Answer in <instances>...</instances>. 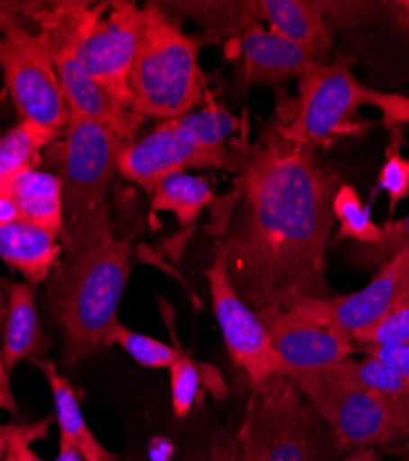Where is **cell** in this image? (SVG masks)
Listing matches in <instances>:
<instances>
[{
  "label": "cell",
  "instance_id": "obj_1",
  "mask_svg": "<svg viewBox=\"0 0 409 461\" xmlns=\"http://www.w3.org/2000/svg\"><path fill=\"white\" fill-rule=\"evenodd\" d=\"M236 185V207L216 239L238 295L266 325L295 304L328 297L326 248L340 177L279 122L247 148Z\"/></svg>",
  "mask_w": 409,
  "mask_h": 461
},
{
  "label": "cell",
  "instance_id": "obj_2",
  "mask_svg": "<svg viewBox=\"0 0 409 461\" xmlns=\"http://www.w3.org/2000/svg\"><path fill=\"white\" fill-rule=\"evenodd\" d=\"M133 237V230L120 233L107 209L80 233L61 240L63 255L45 283V299L61 332L65 367L107 349L131 276Z\"/></svg>",
  "mask_w": 409,
  "mask_h": 461
},
{
  "label": "cell",
  "instance_id": "obj_3",
  "mask_svg": "<svg viewBox=\"0 0 409 461\" xmlns=\"http://www.w3.org/2000/svg\"><path fill=\"white\" fill-rule=\"evenodd\" d=\"M203 37L191 35L161 5L146 6V21L129 72L131 105L144 119L173 121L203 102L200 65Z\"/></svg>",
  "mask_w": 409,
  "mask_h": 461
},
{
  "label": "cell",
  "instance_id": "obj_4",
  "mask_svg": "<svg viewBox=\"0 0 409 461\" xmlns=\"http://www.w3.org/2000/svg\"><path fill=\"white\" fill-rule=\"evenodd\" d=\"M126 144L98 122L72 117L61 137L47 148V161L63 185V237L76 235L111 209L109 194L119 176Z\"/></svg>",
  "mask_w": 409,
  "mask_h": 461
},
{
  "label": "cell",
  "instance_id": "obj_5",
  "mask_svg": "<svg viewBox=\"0 0 409 461\" xmlns=\"http://www.w3.org/2000/svg\"><path fill=\"white\" fill-rule=\"evenodd\" d=\"M365 104L378 107L387 126L409 122V98L361 86L343 63H314L299 78L293 111L279 122L289 139L316 148L351 131L352 117Z\"/></svg>",
  "mask_w": 409,
  "mask_h": 461
},
{
  "label": "cell",
  "instance_id": "obj_6",
  "mask_svg": "<svg viewBox=\"0 0 409 461\" xmlns=\"http://www.w3.org/2000/svg\"><path fill=\"white\" fill-rule=\"evenodd\" d=\"M289 380L330 429L340 448H378L409 441V399L360 390L330 369Z\"/></svg>",
  "mask_w": 409,
  "mask_h": 461
},
{
  "label": "cell",
  "instance_id": "obj_7",
  "mask_svg": "<svg viewBox=\"0 0 409 461\" xmlns=\"http://www.w3.org/2000/svg\"><path fill=\"white\" fill-rule=\"evenodd\" d=\"M321 417L288 376L251 386L240 461H319Z\"/></svg>",
  "mask_w": 409,
  "mask_h": 461
},
{
  "label": "cell",
  "instance_id": "obj_8",
  "mask_svg": "<svg viewBox=\"0 0 409 461\" xmlns=\"http://www.w3.org/2000/svg\"><path fill=\"white\" fill-rule=\"evenodd\" d=\"M146 21L137 3H74V47L84 70L120 105L133 109L129 72ZM135 111V109H133Z\"/></svg>",
  "mask_w": 409,
  "mask_h": 461
},
{
  "label": "cell",
  "instance_id": "obj_9",
  "mask_svg": "<svg viewBox=\"0 0 409 461\" xmlns=\"http://www.w3.org/2000/svg\"><path fill=\"white\" fill-rule=\"evenodd\" d=\"M0 72L19 121H31L63 133L70 109L54 63L49 33L41 28H17L0 37Z\"/></svg>",
  "mask_w": 409,
  "mask_h": 461
},
{
  "label": "cell",
  "instance_id": "obj_10",
  "mask_svg": "<svg viewBox=\"0 0 409 461\" xmlns=\"http://www.w3.org/2000/svg\"><path fill=\"white\" fill-rule=\"evenodd\" d=\"M74 3H52L40 26L49 33L54 63L72 117L102 124L124 144L137 140L144 117L111 98L84 70L74 47Z\"/></svg>",
  "mask_w": 409,
  "mask_h": 461
},
{
  "label": "cell",
  "instance_id": "obj_11",
  "mask_svg": "<svg viewBox=\"0 0 409 461\" xmlns=\"http://www.w3.org/2000/svg\"><path fill=\"white\" fill-rule=\"evenodd\" d=\"M216 321L226 339L233 362L244 369L251 386L270 378L284 376L280 357L275 351L271 332L251 306L238 295L229 276L227 253L214 239V258L207 267Z\"/></svg>",
  "mask_w": 409,
  "mask_h": 461
},
{
  "label": "cell",
  "instance_id": "obj_12",
  "mask_svg": "<svg viewBox=\"0 0 409 461\" xmlns=\"http://www.w3.org/2000/svg\"><path fill=\"white\" fill-rule=\"evenodd\" d=\"M245 159L247 149L207 148L175 121H164L152 133L120 149L119 176L150 192L161 177L189 168H219L240 174Z\"/></svg>",
  "mask_w": 409,
  "mask_h": 461
},
{
  "label": "cell",
  "instance_id": "obj_13",
  "mask_svg": "<svg viewBox=\"0 0 409 461\" xmlns=\"http://www.w3.org/2000/svg\"><path fill=\"white\" fill-rule=\"evenodd\" d=\"M407 292L409 249L384 262L380 272L361 290L349 295L308 299L284 314L330 327L352 339L360 330L380 320Z\"/></svg>",
  "mask_w": 409,
  "mask_h": 461
},
{
  "label": "cell",
  "instance_id": "obj_14",
  "mask_svg": "<svg viewBox=\"0 0 409 461\" xmlns=\"http://www.w3.org/2000/svg\"><path fill=\"white\" fill-rule=\"evenodd\" d=\"M268 329L288 378L332 369L354 353L349 336L325 325L282 314L268 323Z\"/></svg>",
  "mask_w": 409,
  "mask_h": 461
},
{
  "label": "cell",
  "instance_id": "obj_15",
  "mask_svg": "<svg viewBox=\"0 0 409 461\" xmlns=\"http://www.w3.org/2000/svg\"><path fill=\"white\" fill-rule=\"evenodd\" d=\"M238 84L244 89L275 86L301 76L314 61L291 41L262 23L253 24L238 37Z\"/></svg>",
  "mask_w": 409,
  "mask_h": 461
},
{
  "label": "cell",
  "instance_id": "obj_16",
  "mask_svg": "<svg viewBox=\"0 0 409 461\" xmlns=\"http://www.w3.org/2000/svg\"><path fill=\"white\" fill-rule=\"evenodd\" d=\"M260 21L299 47L314 63H325L333 47V32L325 5L317 0H260Z\"/></svg>",
  "mask_w": 409,
  "mask_h": 461
},
{
  "label": "cell",
  "instance_id": "obj_17",
  "mask_svg": "<svg viewBox=\"0 0 409 461\" xmlns=\"http://www.w3.org/2000/svg\"><path fill=\"white\" fill-rule=\"evenodd\" d=\"M63 255L61 235L26 220L0 223V260L31 286L45 285Z\"/></svg>",
  "mask_w": 409,
  "mask_h": 461
},
{
  "label": "cell",
  "instance_id": "obj_18",
  "mask_svg": "<svg viewBox=\"0 0 409 461\" xmlns=\"http://www.w3.org/2000/svg\"><path fill=\"white\" fill-rule=\"evenodd\" d=\"M8 318L4 325L0 367L10 384V375L22 360L41 358L47 351L45 334L35 304V286L26 281H8Z\"/></svg>",
  "mask_w": 409,
  "mask_h": 461
},
{
  "label": "cell",
  "instance_id": "obj_19",
  "mask_svg": "<svg viewBox=\"0 0 409 461\" xmlns=\"http://www.w3.org/2000/svg\"><path fill=\"white\" fill-rule=\"evenodd\" d=\"M6 192L21 220L56 230L63 237V185L54 172L33 168L15 174L8 179Z\"/></svg>",
  "mask_w": 409,
  "mask_h": 461
},
{
  "label": "cell",
  "instance_id": "obj_20",
  "mask_svg": "<svg viewBox=\"0 0 409 461\" xmlns=\"http://www.w3.org/2000/svg\"><path fill=\"white\" fill-rule=\"evenodd\" d=\"M40 369L47 382L54 399L56 417L59 425V438L76 447L85 461H107L111 454L93 434L87 425V419L82 411L76 392H74L70 380L59 373L58 366L50 358H35L31 360Z\"/></svg>",
  "mask_w": 409,
  "mask_h": 461
},
{
  "label": "cell",
  "instance_id": "obj_21",
  "mask_svg": "<svg viewBox=\"0 0 409 461\" xmlns=\"http://www.w3.org/2000/svg\"><path fill=\"white\" fill-rule=\"evenodd\" d=\"M152 194L154 212H172L182 227L192 225L201 212L214 202L212 185L203 176H194L189 170L172 172L161 177Z\"/></svg>",
  "mask_w": 409,
  "mask_h": 461
},
{
  "label": "cell",
  "instance_id": "obj_22",
  "mask_svg": "<svg viewBox=\"0 0 409 461\" xmlns=\"http://www.w3.org/2000/svg\"><path fill=\"white\" fill-rule=\"evenodd\" d=\"M61 135L31 121H19L0 137V177L8 181L24 170L41 168L43 153Z\"/></svg>",
  "mask_w": 409,
  "mask_h": 461
},
{
  "label": "cell",
  "instance_id": "obj_23",
  "mask_svg": "<svg viewBox=\"0 0 409 461\" xmlns=\"http://www.w3.org/2000/svg\"><path fill=\"white\" fill-rule=\"evenodd\" d=\"M201 382L207 384L209 392L216 399L227 395V386L219 373L207 364H198L191 355H184L173 366H170V390H172V410L177 419L187 417L200 395Z\"/></svg>",
  "mask_w": 409,
  "mask_h": 461
},
{
  "label": "cell",
  "instance_id": "obj_24",
  "mask_svg": "<svg viewBox=\"0 0 409 461\" xmlns=\"http://www.w3.org/2000/svg\"><path fill=\"white\" fill-rule=\"evenodd\" d=\"M333 218L340 223L338 240L351 239L363 246H378L384 239V227L370 218L369 209L363 205L358 190L351 185H342L332 202Z\"/></svg>",
  "mask_w": 409,
  "mask_h": 461
},
{
  "label": "cell",
  "instance_id": "obj_25",
  "mask_svg": "<svg viewBox=\"0 0 409 461\" xmlns=\"http://www.w3.org/2000/svg\"><path fill=\"white\" fill-rule=\"evenodd\" d=\"M338 378L360 390L373 392L386 397L409 399V384L387 364L375 357H365L361 360H347L330 369Z\"/></svg>",
  "mask_w": 409,
  "mask_h": 461
},
{
  "label": "cell",
  "instance_id": "obj_26",
  "mask_svg": "<svg viewBox=\"0 0 409 461\" xmlns=\"http://www.w3.org/2000/svg\"><path fill=\"white\" fill-rule=\"evenodd\" d=\"M173 121L187 130L198 142L216 149L231 148L229 140L242 126L240 119L221 104H209L203 109L191 111Z\"/></svg>",
  "mask_w": 409,
  "mask_h": 461
},
{
  "label": "cell",
  "instance_id": "obj_27",
  "mask_svg": "<svg viewBox=\"0 0 409 461\" xmlns=\"http://www.w3.org/2000/svg\"><path fill=\"white\" fill-rule=\"evenodd\" d=\"M113 345H119L137 364L150 369H170V366H173L177 360L187 355L164 341L131 330L120 321L115 325L113 332L109 334L107 339V348H113Z\"/></svg>",
  "mask_w": 409,
  "mask_h": 461
},
{
  "label": "cell",
  "instance_id": "obj_28",
  "mask_svg": "<svg viewBox=\"0 0 409 461\" xmlns=\"http://www.w3.org/2000/svg\"><path fill=\"white\" fill-rule=\"evenodd\" d=\"M354 345H393L409 343V292L373 325L360 330L352 338Z\"/></svg>",
  "mask_w": 409,
  "mask_h": 461
},
{
  "label": "cell",
  "instance_id": "obj_29",
  "mask_svg": "<svg viewBox=\"0 0 409 461\" xmlns=\"http://www.w3.org/2000/svg\"><path fill=\"white\" fill-rule=\"evenodd\" d=\"M50 6L40 0H0V37L17 28H37Z\"/></svg>",
  "mask_w": 409,
  "mask_h": 461
},
{
  "label": "cell",
  "instance_id": "obj_30",
  "mask_svg": "<svg viewBox=\"0 0 409 461\" xmlns=\"http://www.w3.org/2000/svg\"><path fill=\"white\" fill-rule=\"evenodd\" d=\"M378 188L387 192L391 212L409 196V159H405L398 149L387 153L378 176Z\"/></svg>",
  "mask_w": 409,
  "mask_h": 461
},
{
  "label": "cell",
  "instance_id": "obj_31",
  "mask_svg": "<svg viewBox=\"0 0 409 461\" xmlns=\"http://www.w3.org/2000/svg\"><path fill=\"white\" fill-rule=\"evenodd\" d=\"M50 422L52 417H45L30 425H13L3 461H45L31 450V443L49 436Z\"/></svg>",
  "mask_w": 409,
  "mask_h": 461
},
{
  "label": "cell",
  "instance_id": "obj_32",
  "mask_svg": "<svg viewBox=\"0 0 409 461\" xmlns=\"http://www.w3.org/2000/svg\"><path fill=\"white\" fill-rule=\"evenodd\" d=\"M405 249H409V214L396 221L386 223L382 242L378 246L365 249V253L361 255L365 262H377L382 266L384 262Z\"/></svg>",
  "mask_w": 409,
  "mask_h": 461
},
{
  "label": "cell",
  "instance_id": "obj_33",
  "mask_svg": "<svg viewBox=\"0 0 409 461\" xmlns=\"http://www.w3.org/2000/svg\"><path fill=\"white\" fill-rule=\"evenodd\" d=\"M369 357H375L380 362L395 369L409 384V343L393 345H367L361 348Z\"/></svg>",
  "mask_w": 409,
  "mask_h": 461
},
{
  "label": "cell",
  "instance_id": "obj_34",
  "mask_svg": "<svg viewBox=\"0 0 409 461\" xmlns=\"http://www.w3.org/2000/svg\"><path fill=\"white\" fill-rule=\"evenodd\" d=\"M203 461H240L236 434H231L227 430L218 432Z\"/></svg>",
  "mask_w": 409,
  "mask_h": 461
},
{
  "label": "cell",
  "instance_id": "obj_35",
  "mask_svg": "<svg viewBox=\"0 0 409 461\" xmlns=\"http://www.w3.org/2000/svg\"><path fill=\"white\" fill-rule=\"evenodd\" d=\"M384 6L389 12L395 28L409 40V0H391V3H384Z\"/></svg>",
  "mask_w": 409,
  "mask_h": 461
},
{
  "label": "cell",
  "instance_id": "obj_36",
  "mask_svg": "<svg viewBox=\"0 0 409 461\" xmlns=\"http://www.w3.org/2000/svg\"><path fill=\"white\" fill-rule=\"evenodd\" d=\"M8 279L0 277V349H3V336H4V325L8 318Z\"/></svg>",
  "mask_w": 409,
  "mask_h": 461
},
{
  "label": "cell",
  "instance_id": "obj_37",
  "mask_svg": "<svg viewBox=\"0 0 409 461\" xmlns=\"http://www.w3.org/2000/svg\"><path fill=\"white\" fill-rule=\"evenodd\" d=\"M54 461H85V457L76 447L59 438V452Z\"/></svg>",
  "mask_w": 409,
  "mask_h": 461
},
{
  "label": "cell",
  "instance_id": "obj_38",
  "mask_svg": "<svg viewBox=\"0 0 409 461\" xmlns=\"http://www.w3.org/2000/svg\"><path fill=\"white\" fill-rule=\"evenodd\" d=\"M343 461H380L377 448H360L351 450V454Z\"/></svg>",
  "mask_w": 409,
  "mask_h": 461
},
{
  "label": "cell",
  "instance_id": "obj_39",
  "mask_svg": "<svg viewBox=\"0 0 409 461\" xmlns=\"http://www.w3.org/2000/svg\"><path fill=\"white\" fill-rule=\"evenodd\" d=\"M107 461H129V459H122L120 456H115V454H113V456H111Z\"/></svg>",
  "mask_w": 409,
  "mask_h": 461
},
{
  "label": "cell",
  "instance_id": "obj_40",
  "mask_svg": "<svg viewBox=\"0 0 409 461\" xmlns=\"http://www.w3.org/2000/svg\"><path fill=\"white\" fill-rule=\"evenodd\" d=\"M405 447H407V448H409V441H407V443H405Z\"/></svg>",
  "mask_w": 409,
  "mask_h": 461
}]
</instances>
